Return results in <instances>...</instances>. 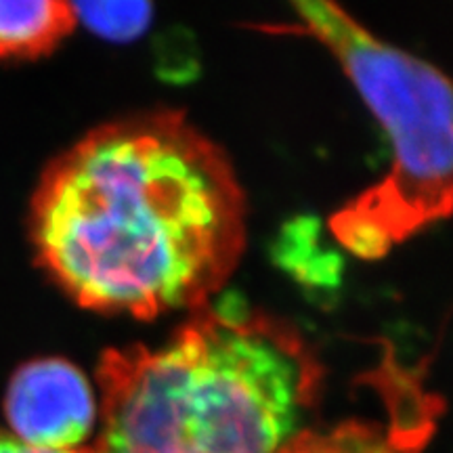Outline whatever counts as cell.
<instances>
[{
  "label": "cell",
  "instance_id": "6",
  "mask_svg": "<svg viewBox=\"0 0 453 453\" xmlns=\"http://www.w3.org/2000/svg\"><path fill=\"white\" fill-rule=\"evenodd\" d=\"M76 27L72 3L0 0V61L50 53Z\"/></svg>",
  "mask_w": 453,
  "mask_h": 453
},
{
  "label": "cell",
  "instance_id": "8",
  "mask_svg": "<svg viewBox=\"0 0 453 453\" xmlns=\"http://www.w3.org/2000/svg\"><path fill=\"white\" fill-rule=\"evenodd\" d=\"M0 453H99V451H97V447H88V449L78 447V449H61V451L38 449V447H30L13 437H4V434H0Z\"/></svg>",
  "mask_w": 453,
  "mask_h": 453
},
{
  "label": "cell",
  "instance_id": "2",
  "mask_svg": "<svg viewBox=\"0 0 453 453\" xmlns=\"http://www.w3.org/2000/svg\"><path fill=\"white\" fill-rule=\"evenodd\" d=\"M319 359L292 324L217 300L164 347L105 350L99 453H277L321 390Z\"/></svg>",
  "mask_w": 453,
  "mask_h": 453
},
{
  "label": "cell",
  "instance_id": "4",
  "mask_svg": "<svg viewBox=\"0 0 453 453\" xmlns=\"http://www.w3.org/2000/svg\"><path fill=\"white\" fill-rule=\"evenodd\" d=\"M387 403V422L347 420L332 428L298 430L277 453H420L437 428L443 401L428 393L418 370L396 364L384 349L370 376Z\"/></svg>",
  "mask_w": 453,
  "mask_h": 453
},
{
  "label": "cell",
  "instance_id": "1",
  "mask_svg": "<svg viewBox=\"0 0 453 453\" xmlns=\"http://www.w3.org/2000/svg\"><path fill=\"white\" fill-rule=\"evenodd\" d=\"M36 263L84 309L154 319L196 311L246 248L229 157L185 113L107 122L57 156L32 197Z\"/></svg>",
  "mask_w": 453,
  "mask_h": 453
},
{
  "label": "cell",
  "instance_id": "7",
  "mask_svg": "<svg viewBox=\"0 0 453 453\" xmlns=\"http://www.w3.org/2000/svg\"><path fill=\"white\" fill-rule=\"evenodd\" d=\"M76 21L113 42L134 41L151 24L150 3H72Z\"/></svg>",
  "mask_w": 453,
  "mask_h": 453
},
{
  "label": "cell",
  "instance_id": "5",
  "mask_svg": "<svg viewBox=\"0 0 453 453\" xmlns=\"http://www.w3.org/2000/svg\"><path fill=\"white\" fill-rule=\"evenodd\" d=\"M4 418L13 439L38 449H78L97 418L87 376L61 357L17 367L4 393Z\"/></svg>",
  "mask_w": 453,
  "mask_h": 453
},
{
  "label": "cell",
  "instance_id": "3",
  "mask_svg": "<svg viewBox=\"0 0 453 453\" xmlns=\"http://www.w3.org/2000/svg\"><path fill=\"white\" fill-rule=\"evenodd\" d=\"M296 32L319 41L382 124L390 145L384 179L330 219L340 246L382 258L453 212V78L382 42L332 3H294Z\"/></svg>",
  "mask_w": 453,
  "mask_h": 453
}]
</instances>
